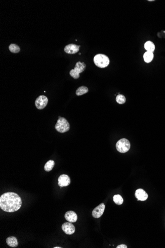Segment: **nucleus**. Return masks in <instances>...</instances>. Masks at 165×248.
<instances>
[{
    "mask_svg": "<svg viewBox=\"0 0 165 248\" xmlns=\"http://www.w3.org/2000/svg\"><path fill=\"white\" fill-rule=\"evenodd\" d=\"M88 87L83 86L79 87L77 89V90L76 91V94L77 95V96H81V95H83L88 93Z\"/></svg>",
    "mask_w": 165,
    "mask_h": 248,
    "instance_id": "obj_16",
    "label": "nucleus"
},
{
    "mask_svg": "<svg viewBox=\"0 0 165 248\" xmlns=\"http://www.w3.org/2000/svg\"><path fill=\"white\" fill-rule=\"evenodd\" d=\"M9 50L10 52L13 53H18L20 51V48L18 46L15 45V44H11L9 46Z\"/></svg>",
    "mask_w": 165,
    "mask_h": 248,
    "instance_id": "obj_19",
    "label": "nucleus"
},
{
    "mask_svg": "<svg viewBox=\"0 0 165 248\" xmlns=\"http://www.w3.org/2000/svg\"><path fill=\"white\" fill-rule=\"evenodd\" d=\"M55 161L53 160H48L47 163H46L44 167V170L47 172H49L53 170V167L55 166Z\"/></svg>",
    "mask_w": 165,
    "mask_h": 248,
    "instance_id": "obj_17",
    "label": "nucleus"
},
{
    "mask_svg": "<svg viewBox=\"0 0 165 248\" xmlns=\"http://www.w3.org/2000/svg\"><path fill=\"white\" fill-rule=\"evenodd\" d=\"M116 101L119 104H124L126 102V99L125 96L123 95L119 94L118 96L116 97Z\"/></svg>",
    "mask_w": 165,
    "mask_h": 248,
    "instance_id": "obj_20",
    "label": "nucleus"
},
{
    "mask_svg": "<svg viewBox=\"0 0 165 248\" xmlns=\"http://www.w3.org/2000/svg\"><path fill=\"white\" fill-rule=\"evenodd\" d=\"M48 102V99L47 97L41 95L36 100L35 106L39 110H43L47 106Z\"/></svg>",
    "mask_w": 165,
    "mask_h": 248,
    "instance_id": "obj_6",
    "label": "nucleus"
},
{
    "mask_svg": "<svg viewBox=\"0 0 165 248\" xmlns=\"http://www.w3.org/2000/svg\"><path fill=\"white\" fill-rule=\"evenodd\" d=\"M22 201L20 197L14 192H6L0 198V208L4 211L13 213L21 208Z\"/></svg>",
    "mask_w": 165,
    "mask_h": 248,
    "instance_id": "obj_1",
    "label": "nucleus"
},
{
    "mask_svg": "<svg viewBox=\"0 0 165 248\" xmlns=\"http://www.w3.org/2000/svg\"><path fill=\"white\" fill-rule=\"evenodd\" d=\"M135 197L138 200L144 201L147 199L148 195L147 193L143 189H138L135 192Z\"/></svg>",
    "mask_w": 165,
    "mask_h": 248,
    "instance_id": "obj_11",
    "label": "nucleus"
},
{
    "mask_svg": "<svg viewBox=\"0 0 165 248\" xmlns=\"http://www.w3.org/2000/svg\"><path fill=\"white\" fill-rule=\"evenodd\" d=\"M127 245L125 244H121V245H119L117 247V248H127Z\"/></svg>",
    "mask_w": 165,
    "mask_h": 248,
    "instance_id": "obj_21",
    "label": "nucleus"
},
{
    "mask_svg": "<svg viewBox=\"0 0 165 248\" xmlns=\"http://www.w3.org/2000/svg\"><path fill=\"white\" fill-rule=\"evenodd\" d=\"M154 58V54L152 52H146L143 54V59L145 62L147 63H150Z\"/></svg>",
    "mask_w": 165,
    "mask_h": 248,
    "instance_id": "obj_14",
    "label": "nucleus"
},
{
    "mask_svg": "<svg viewBox=\"0 0 165 248\" xmlns=\"http://www.w3.org/2000/svg\"><path fill=\"white\" fill-rule=\"evenodd\" d=\"M64 216L66 220L70 223H75L78 219L77 214L73 211H67Z\"/></svg>",
    "mask_w": 165,
    "mask_h": 248,
    "instance_id": "obj_12",
    "label": "nucleus"
},
{
    "mask_svg": "<svg viewBox=\"0 0 165 248\" xmlns=\"http://www.w3.org/2000/svg\"><path fill=\"white\" fill-rule=\"evenodd\" d=\"M93 61L95 66L100 68H105L109 65L110 60L108 57L105 54H96L94 57Z\"/></svg>",
    "mask_w": 165,
    "mask_h": 248,
    "instance_id": "obj_2",
    "label": "nucleus"
},
{
    "mask_svg": "<svg viewBox=\"0 0 165 248\" xmlns=\"http://www.w3.org/2000/svg\"><path fill=\"white\" fill-rule=\"evenodd\" d=\"M114 203L118 205H122L123 203L124 200L121 196L120 195H115L113 197Z\"/></svg>",
    "mask_w": 165,
    "mask_h": 248,
    "instance_id": "obj_18",
    "label": "nucleus"
},
{
    "mask_svg": "<svg viewBox=\"0 0 165 248\" xmlns=\"http://www.w3.org/2000/svg\"><path fill=\"white\" fill-rule=\"evenodd\" d=\"M116 148L119 152L125 153L130 150L131 144L128 140L123 138L119 140L116 144Z\"/></svg>",
    "mask_w": 165,
    "mask_h": 248,
    "instance_id": "obj_4",
    "label": "nucleus"
},
{
    "mask_svg": "<svg viewBox=\"0 0 165 248\" xmlns=\"http://www.w3.org/2000/svg\"><path fill=\"white\" fill-rule=\"evenodd\" d=\"M62 229L67 235H72L75 231V227L70 222L63 223L62 225Z\"/></svg>",
    "mask_w": 165,
    "mask_h": 248,
    "instance_id": "obj_9",
    "label": "nucleus"
},
{
    "mask_svg": "<svg viewBox=\"0 0 165 248\" xmlns=\"http://www.w3.org/2000/svg\"><path fill=\"white\" fill-rule=\"evenodd\" d=\"M6 242L7 245L12 248H15L18 246V240L15 237L13 236H10L7 238Z\"/></svg>",
    "mask_w": 165,
    "mask_h": 248,
    "instance_id": "obj_13",
    "label": "nucleus"
},
{
    "mask_svg": "<svg viewBox=\"0 0 165 248\" xmlns=\"http://www.w3.org/2000/svg\"><path fill=\"white\" fill-rule=\"evenodd\" d=\"M70 178L67 175H61L58 178V184L60 187H66L70 184Z\"/></svg>",
    "mask_w": 165,
    "mask_h": 248,
    "instance_id": "obj_8",
    "label": "nucleus"
},
{
    "mask_svg": "<svg viewBox=\"0 0 165 248\" xmlns=\"http://www.w3.org/2000/svg\"><path fill=\"white\" fill-rule=\"evenodd\" d=\"M105 208V206L103 203H101L99 206H96L92 212V216L95 218H100L104 213Z\"/></svg>",
    "mask_w": 165,
    "mask_h": 248,
    "instance_id": "obj_7",
    "label": "nucleus"
},
{
    "mask_svg": "<svg viewBox=\"0 0 165 248\" xmlns=\"http://www.w3.org/2000/svg\"><path fill=\"white\" fill-rule=\"evenodd\" d=\"M54 248H61V247H54Z\"/></svg>",
    "mask_w": 165,
    "mask_h": 248,
    "instance_id": "obj_22",
    "label": "nucleus"
},
{
    "mask_svg": "<svg viewBox=\"0 0 165 248\" xmlns=\"http://www.w3.org/2000/svg\"><path fill=\"white\" fill-rule=\"evenodd\" d=\"M80 46L70 44L66 45L64 48V52L68 54H74L78 52Z\"/></svg>",
    "mask_w": 165,
    "mask_h": 248,
    "instance_id": "obj_10",
    "label": "nucleus"
},
{
    "mask_svg": "<svg viewBox=\"0 0 165 248\" xmlns=\"http://www.w3.org/2000/svg\"><path fill=\"white\" fill-rule=\"evenodd\" d=\"M86 67V65L85 63L78 61L76 63L74 69L71 70L69 74L73 78H79L80 77V73L85 71Z\"/></svg>",
    "mask_w": 165,
    "mask_h": 248,
    "instance_id": "obj_5",
    "label": "nucleus"
},
{
    "mask_svg": "<svg viewBox=\"0 0 165 248\" xmlns=\"http://www.w3.org/2000/svg\"><path fill=\"white\" fill-rule=\"evenodd\" d=\"M55 129L59 133H65L70 129V124L65 118L60 117L55 125Z\"/></svg>",
    "mask_w": 165,
    "mask_h": 248,
    "instance_id": "obj_3",
    "label": "nucleus"
},
{
    "mask_svg": "<svg viewBox=\"0 0 165 248\" xmlns=\"http://www.w3.org/2000/svg\"><path fill=\"white\" fill-rule=\"evenodd\" d=\"M144 48L145 49V50H147V52H153L155 50V45L151 41H148L145 43L144 44Z\"/></svg>",
    "mask_w": 165,
    "mask_h": 248,
    "instance_id": "obj_15",
    "label": "nucleus"
}]
</instances>
